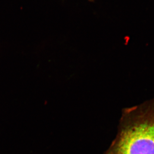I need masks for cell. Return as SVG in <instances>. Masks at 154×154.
Returning <instances> with one entry per match:
<instances>
[{"label":"cell","mask_w":154,"mask_h":154,"mask_svg":"<svg viewBox=\"0 0 154 154\" xmlns=\"http://www.w3.org/2000/svg\"><path fill=\"white\" fill-rule=\"evenodd\" d=\"M124 124L105 154H154V104Z\"/></svg>","instance_id":"6da1fadb"}]
</instances>
